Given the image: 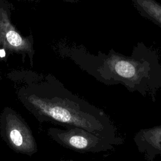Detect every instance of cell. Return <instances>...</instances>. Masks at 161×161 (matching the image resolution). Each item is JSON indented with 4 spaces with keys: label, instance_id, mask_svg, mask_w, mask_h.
<instances>
[{
    "label": "cell",
    "instance_id": "6",
    "mask_svg": "<svg viewBox=\"0 0 161 161\" xmlns=\"http://www.w3.org/2000/svg\"><path fill=\"white\" fill-rule=\"evenodd\" d=\"M133 141L145 159L153 161L157 155L161 156V125L140 130Z\"/></svg>",
    "mask_w": 161,
    "mask_h": 161
},
{
    "label": "cell",
    "instance_id": "8",
    "mask_svg": "<svg viewBox=\"0 0 161 161\" xmlns=\"http://www.w3.org/2000/svg\"><path fill=\"white\" fill-rule=\"evenodd\" d=\"M6 55V52L4 49L0 50V57H4Z\"/></svg>",
    "mask_w": 161,
    "mask_h": 161
},
{
    "label": "cell",
    "instance_id": "2",
    "mask_svg": "<svg viewBox=\"0 0 161 161\" xmlns=\"http://www.w3.org/2000/svg\"><path fill=\"white\" fill-rule=\"evenodd\" d=\"M82 69L106 86L121 84L129 92L149 97L153 102L161 91V67L155 58L126 57L114 52L78 61Z\"/></svg>",
    "mask_w": 161,
    "mask_h": 161
},
{
    "label": "cell",
    "instance_id": "9",
    "mask_svg": "<svg viewBox=\"0 0 161 161\" xmlns=\"http://www.w3.org/2000/svg\"><path fill=\"white\" fill-rule=\"evenodd\" d=\"M61 161H75L72 159H67V160H61Z\"/></svg>",
    "mask_w": 161,
    "mask_h": 161
},
{
    "label": "cell",
    "instance_id": "1",
    "mask_svg": "<svg viewBox=\"0 0 161 161\" xmlns=\"http://www.w3.org/2000/svg\"><path fill=\"white\" fill-rule=\"evenodd\" d=\"M26 108L41 121L65 128L77 126L109 138H117V129L109 116L99 108L79 97L56 79L43 86L19 91Z\"/></svg>",
    "mask_w": 161,
    "mask_h": 161
},
{
    "label": "cell",
    "instance_id": "3",
    "mask_svg": "<svg viewBox=\"0 0 161 161\" xmlns=\"http://www.w3.org/2000/svg\"><path fill=\"white\" fill-rule=\"evenodd\" d=\"M48 135L64 147L81 153H99L113 150L115 147L125 142L121 136L106 138L77 126H69L64 130L50 128Z\"/></svg>",
    "mask_w": 161,
    "mask_h": 161
},
{
    "label": "cell",
    "instance_id": "7",
    "mask_svg": "<svg viewBox=\"0 0 161 161\" xmlns=\"http://www.w3.org/2000/svg\"><path fill=\"white\" fill-rule=\"evenodd\" d=\"M142 16L161 27V4L155 0H131Z\"/></svg>",
    "mask_w": 161,
    "mask_h": 161
},
{
    "label": "cell",
    "instance_id": "5",
    "mask_svg": "<svg viewBox=\"0 0 161 161\" xmlns=\"http://www.w3.org/2000/svg\"><path fill=\"white\" fill-rule=\"evenodd\" d=\"M0 45L12 51L26 52H33L30 41L19 34L11 24L7 13L0 8Z\"/></svg>",
    "mask_w": 161,
    "mask_h": 161
},
{
    "label": "cell",
    "instance_id": "4",
    "mask_svg": "<svg viewBox=\"0 0 161 161\" xmlns=\"http://www.w3.org/2000/svg\"><path fill=\"white\" fill-rule=\"evenodd\" d=\"M0 128L2 136L14 151L28 155L36 152L37 146L31 130L11 108H6L2 112Z\"/></svg>",
    "mask_w": 161,
    "mask_h": 161
}]
</instances>
